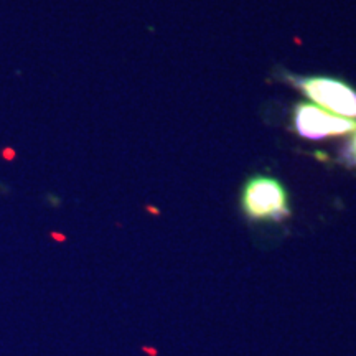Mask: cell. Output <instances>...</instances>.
Listing matches in <instances>:
<instances>
[{
    "label": "cell",
    "mask_w": 356,
    "mask_h": 356,
    "mask_svg": "<svg viewBox=\"0 0 356 356\" xmlns=\"http://www.w3.org/2000/svg\"><path fill=\"white\" fill-rule=\"evenodd\" d=\"M241 213L252 222H282L292 215L291 198L277 178L254 175L241 190Z\"/></svg>",
    "instance_id": "6da1fadb"
},
{
    "label": "cell",
    "mask_w": 356,
    "mask_h": 356,
    "mask_svg": "<svg viewBox=\"0 0 356 356\" xmlns=\"http://www.w3.org/2000/svg\"><path fill=\"white\" fill-rule=\"evenodd\" d=\"M292 131L302 139L323 140L356 131V121L327 113L310 102H297L292 111Z\"/></svg>",
    "instance_id": "3957f363"
},
{
    "label": "cell",
    "mask_w": 356,
    "mask_h": 356,
    "mask_svg": "<svg viewBox=\"0 0 356 356\" xmlns=\"http://www.w3.org/2000/svg\"><path fill=\"white\" fill-rule=\"evenodd\" d=\"M289 83L312 102H315L320 109H327L345 119L356 118V89L345 81L330 76L289 74Z\"/></svg>",
    "instance_id": "7a4b0ae2"
},
{
    "label": "cell",
    "mask_w": 356,
    "mask_h": 356,
    "mask_svg": "<svg viewBox=\"0 0 356 356\" xmlns=\"http://www.w3.org/2000/svg\"><path fill=\"white\" fill-rule=\"evenodd\" d=\"M343 159L348 165L356 167V131L353 132V136H351V139L348 140V144H346V147H345Z\"/></svg>",
    "instance_id": "277c9868"
}]
</instances>
